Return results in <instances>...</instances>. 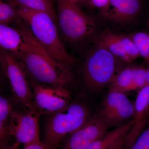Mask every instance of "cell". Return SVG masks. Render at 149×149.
Here are the masks:
<instances>
[{"instance_id": "cell-1", "label": "cell", "mask_w": 149, "mask_h": 149, "mask_svg": "<svg viewBox=\"0 0 149 149\" xmlns=\"http://www.w3.org/2000/svg\"><path fill=\"white\" fill-rule=\"evenodd\" d=\"M13 26L18 29L24 38V48L16 59L29 80L70 91L77 87L73 67L53 58L35 38L23 19H19Z\"/></svg>"}, {"instance_id": "cell-2", "label": "cell", "mask_w": 149, "mask_h": 149, "mask_svg": "<svg viewBox=\"0 0 149 149\" xmlns=\"http://www.w3.org/2000/svg\"><path fill=\"white\" fill-rule=\"evenodd\" d=\"M19 15L47 53L59 62L74 67L77 60L68 53L59 35L57 25L49 15L19 6Z\"/></svg>"}, {"instance_id": "cell-3", "label": "cell", "mask_w": 149, "mask_h": 149, "mask_svg": "<svg viewBox=\"0 0 149 149\" xmlns=\"http://www.w3.org/2000/svg\"><path fill=\"white\" fill-rule=\"evenodd\" d=\"M94 46L85 56L80 75L87 90L96 93L109 85L125 64L106 49Z\"/></svg>"}, {"instance_id": "cell-4", "label": "cell", "mask_w": 149, "mask_h": 149, "mask_svg": "<svg viewBox=\"0 0 149 149\" xmlns=\"http://www.w3.org/2000/svg\"><path fill=\"white\" fill-rule=\"evenodd\" d=\"M57 26L63 37L72 45L92 40L96 35L97 23L77 3L70 0H55Z\"/></svg>"}, {"instance_id": "cell-5", "label": "cell", "mask_w": 149, "mask_h": 149, "mask_svg": "<svg viewBox=\"0 0 149 149\" xmlns=\"http://www.w3.org/2000/svg\"><path fill=\"white\" fill-rule=\"evenodd\" d=\"M88 107L78 101L50 115L46 124L43 143L49 149H56L63 140L81 128L91 117Z\"/></svg>"}, {"instance_id": "cell-6", "label": "cell", "mask_w": 149, "mask_h": 149, "mask_svg": "<svg viewBox=\"0 0 149 149\" xmlns=\"http://www.w3.org/2000/svg\"><path fill=\"white\" fill-rule=\"evenodd\" d=\"M0 61L8 79L14 102L21 108L34 107L33 93L26 72L19 62L10 53L1 48Z\"/></svg>"}, {"instance_id": "cell-7", "label": "cell", "mask_w": 149, "mask_h": 149, "mask_svg": "<svg viewBox=\"0 0 149 149\" xmlns=\"http://www.w3.org/2000/svg\"><path fill=\"white\" fill-rule=\"evenodd\" d=\"M28 80L33 94L34 107L40 115H50L71 102V92L67 89Z\"/></svg>"}, {"instance_id": "cell-8", "label": "cell", "mask_w": 149, "mask_h": 149, "mask_svg": "<svg viewBox=\"0 0 149 149\" xmlns=\"http://www.w3.org/2000/svg\"><path fill=\"white\" fill-rule=\"evenodd\" d=\"M134 104L126 94L109 91L97 113L109 128L118 127L133 119Z\"/></svg>"}, {"instance_id": "cell-9", "label": "cell", "mask_w": 149, "mask_h": 149, "mask_svg": "<svg viewBox=\"0 0 149 149\" xmlns=\"http://www.w3.org/2000/svg\"><path fill=\"white\" fill-rule=\"evenodd\" d=\"M40 116L35 107L14 109L10 123L11 136L16 142L24 146L40 142L39 124Z\"/></svg>"}, {"instance_id": "cell-10", "label": "cell", "mask_w": 149, "mask_h": 149, "mask_svg": "<svg viewBox=\"0 0 149 149\" xmlns=\"http://www.w3.org/2000/svg\"><path fill=\"white\" fill-rule=\"evenodd\" d=\"M92 40L95 45L106 49L125 64L141 56L128 35L107 30L96 35Z\"/></svg>"}, {"instance_id": "cell-11", "label": "cell", "mask_w": 149, "mask_h": 149, "mask_svg": "<svg viewBox=\"0 0 149 149\" xmlns=\"http://www.w3.org/2000/svg\"><path fill=\"white\" fill-rule=\"evenodd\" d=\"M108 128L98 113H95L81 128L65 139L61 149H85L106 134Z\"/></svg>"}, {"instance_id": "cell-12", "label": "cell", "mask_w": 149, "mask_h": 149, "mask_svg": "<svg viewBox=\"0 0 149 149\" xmlns=\"http://www.w3.org/2000/svg\"><path fill=\"white\" fill-rule=\"evenodd\" d=\"M134 113L132 127L125 137V149H130L141 133L148 121L149 85L147 84L139 91L134 104Z\"/></svg>"}, {"instance_id": "cell-13", "label": "cell", "mask_w": 149, "mask_h": 149, "mask_svg": "<svg viewBox=\"0 0 149 149\" xmlns=\"http://www.w3.org/2000/svg\"><path fill=\"white\" fill-rule=\"evenodd\" d=\"M141 10V0H109L100 10L102 17L119 24L131 22L139 15Z\"/></svg>"}, {"instance_id": "cell-14", "label": "cell", "mask_w": 149, "mask_h": 149, "mask_svg": "<svg viewBox=\"0 0 149 149\" xmlns=\"http://www.w3.org/2000/svg\"><path fill=\"white\" fill-rule=\"evenodd\" d=\"M146 68L143 65L124 67L109 85V91L125 93L140 91L146 84Z\"/></svg>"}, {"instance_id": "cell-15", "label": "cell", "mask_w": 149, "mask_h": 149, "mask_svg": "<svg viewBox=\"0 0 149 149\" xmlns=\"http://www.w3.org/2000/svg\"><path fill=\"white\" fill-rule=\"evenodd\" d=\"M24 41L18 29L10 25L0 24L1 48L17 58L23 50Z\"/></svg>"}, {"instance_id": "cell-16", "label": "cell", "mask_w": 149, "mask_h": 149, "mask_svg": "<svg viewBox=\"0 0 149 149\" xmlns=\"http://www.w3.org/2000/svg\"><path fill=\"white\" fill-rule=\"evenodd\" d=\"M133 123L132 120L126 124L108 131L102 137L93 142L85 149H109L128 134Z\"/></svg>"}, {"instance_id": "cell-17", "label": "cell", "mask_w": 149, "mask_h": 149, "mask_svg": "<svg viewBox=\"0 0 149 149\" xmlns=\"http://www.w3.org/2000/svg\"><path fill=\"white\" fill-rule=\"evenodd\" d=\"M14 109L8 100L0 97V147L2 149L9 145L12 138L10 133L11 115Z\"/></svg>"}, {"instance_id": "cell-18", "label": "cell", "mask_w": 149, "mask_h": 149, "mask_svg": "<svg viewBox=\"0 0 149 149\" xmlns=\"http://www.w3.org/2000/svg\"><path fill=\"white\" fill-rule=\"evenodd\" d=\"M8 2L16 7L22 6L34 10L47 13L57 25V17L55 10L54 0H10Z\"/></svg>"}, {"instance_id": "cell-19", "label": "cell", "mask_w": 149, "mask_h": 149, "mask_svg": "<svg viewBox=\"0 0 149 149\" xmlns=\"http://www.w3.org/2000/svg\"><path fill=\"white\" fill-rule=\"evenodd\" d=\"M20 17L17 7L5 1H0V24L12 26Z\"/></svg>"}, {"instance_id": "cell-20", "label": "cell", "mask_w": 149, "mask_h": 149, "mask_svg": "<svg viewBox=\"0 0 149 149\" xmlns=\"http://www.w3.org/2000/svg\"><path fill=\"white\" fill-rule=\"evenodd\" d=\"M128 35L136 45L140 55L149 66V33L139 32Z\"/></svg>"}, {"instance_id": "cell-21", "label": "cell", "mask_w": 149, "mask_h": 149, "mask_svg": "<svg viewBox=\"0 0 149 149\" xmlns=\"http://www.w3.org/2000/svg\"><path fill=\"white\" fill-rule=\"evenodd\" d=\"M134 147L135 149H149V124L135 142Z\"/></svg>"}, {"instance_id": "cell-22", "label": "cell", "mask_w": 149, "mask_h": 149, "mask_svg": "<svg viewBox=\"0 0 149 149\" xmlns=\"http://www.w3.org/2000/svg\"><path fill=\"white\" fill-rule=\"evenodd\" d=\"M109 0H89L91 5L101 10L107 4Z\"/></svg>"}, {"instance_id": "cell-23", "label": "cell", "mask_w": 149, "mask_h": 149, "mask_svg": "<svg viewBox=\"0 0 149 149\" xmlns=\"http://www.w3.org/2000/svg\"><path fill=\"white\" fill-rule=\"evenodd\" d=\"M24 149H49V148L44 143H42L40 141L35 143L24 146Z\"/></svg>"}, {"instance_id": "cell-24", "label": "cell", "mask_w": 149, "mask_h": 149, "mask_svg": "<svg viewBox=\"0 0 149 149\" xmlns=\"http://www.w3.org/2000/svg\"><path fill=\"white\" fill-rule=\"evenodd\" d=\"M126 136L118 141L109 149H125L124 146H125V141Z\"/></svg>"}, {"instance_id": "cell-25", "label": "cell", "mask_w": 149, "mask_h": 149, "mask_svg": "<svg viewBox=\"0 0 149 149\" xmlns=\"http://www.w3.org/2000/svg\"><path fill=\"white\" fill-rule=\"evenodd\" d=\"M19 144L20 143L16 142V143H14L9 144L6 146L1 149H18Z\"/></svg>"}, {"instance_id": "cell-26", "label": "cell", "mask_w": 149, "mask_h": 149, "mask_svg": "<svg viewBox=\"0 0 149 149\" xmlns=\"http://www.w3.org/2000/svg\"><path fill=\"white\" fill-rule=\"evenodd\" d=\"M146 80L147 84L149 85V67L146 69Z\"/></svg>"}, {"instance_id": "cell-27", "label": "cell", "mask_w": 149, "mask_h": 149, "mask_svg": "<svg viewBox=\"0 0 149 149\" xmlns=\"http://www.w3.org/2000/svg\"><path fill=\"white\" fill-rule=\"evenodd\" d=\"M146 27L147 29L149 30V16L147 19L146 22Z\"/></svg>"}, {"instance_id": "cell-28", "label": "cell", "mask_w": 149, "mask_h": 149, "mask_svg": "<svg viewBox=\"0 0 149 149\" xmlns=\"http://www.w3.org/2000/svg\"><path fill=\"white\" fill-rule=\"evenodd\" d=\"M70 1H72L76 3V2H77V1H81V0H70Z\"/></svg>"}]
</instances>
